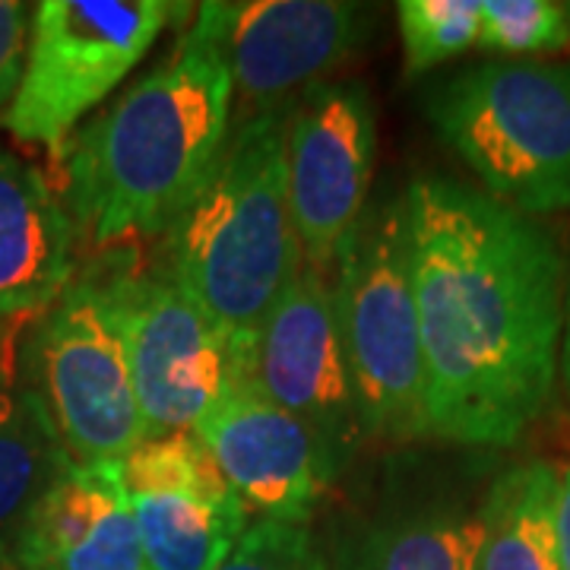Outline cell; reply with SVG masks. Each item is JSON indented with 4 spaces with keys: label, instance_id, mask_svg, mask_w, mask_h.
I'll return each mask as SVG.
<instances>
[{
    "label": "cell",
    "instance_id": "obj_1",
    "mask_svg": "<svg viewBox=\"0 0 570 570\" xmlns=\"http://www.w3.org/2000/svg\"><path fill=\"white\" fill-rule=\"evenodd\" d=\"M403 200L428 438L513 448L558 387L564 257L535 219L444 175Z\"/></svg>",
    "mask_w": 570,
    "mask_h": 570
},
{
    "label": "cell",
    "instance_id": "obj_2",
    "mask_svg": "<svg viewBox=\"0 0 570 570\" xmlns=\"http://www.w3.org/2000/svg\"><path fill=\"white\" fill-rule=\"evenodd\" d=\"M232 130L219 3H200L171 55L73 134L61 200L82 250L163 238Z\"/></svg>",
    "mask_w": 570,
    "mask_h": 570
},
{
    "label": "cell",
    "instance_id": "obj_3",
    "mask_svg": "<svg viewBox=\"0 0 570 570\" xmlns=\"http://www.w3.org/2000/svg\"><path fill=\"white\" fill-rule=\"evenodd\" d=\"M285 108L232 121L209 175L163 235L165 269L232 333H257L302 269Z\"/></svg>",
    "mask_w": 570,
    "mask_h": 570
},
{
    "label": "cell",
    "instance_id": "obj_4",
    "mask_svg": "<svg viewBox=\"0 0 570 570\" xmlns=\"http://www.w3.org/2000/svg\"><path fill=\"white\" fill-rule=\"evenodd\" d=\"M425 111L491 200L530 219L570 209V63L482 61L438 82Z\"/></svg>",
    "mask_w": 570,
    "mask_h": 570
},
{
    "label": "cell",
    "instance_id": "obj_5",
    "mask_svg": "<svg viewBox=\"0 0 570 570\" xmlns=\"http://www.w3.org/2000/svg\"><path fill=\"white\" fill-rule=\"evenodd\" d=\"M330 285L365 438L390 444L428 438L403 194L362 213L336 254Z\"/></svg>",
    "mask_w": 570,
    "mask_h": 570
},
{
    "label": "cell",
    "instance_id": "obj_6",
    "mask_svg": "<svg viewBox=\"0 0 570 570\" xmlns=\"http://www.w3.org/2000/svg\"><path fill=\"white\" fill-rule=\"evenodd\" d=\"M108 311L121 333L146 438L194 431L232 374L254 371V336L232 333L165 266L137 257L99 269Z\"/></svg>",
    "mask_w": 570,
    "mask_h": 570
},
{
    "label": "cell",
    "instance_id": "obj_7",
    "mask_svg": "<svg viewBox=\"0 0 570 570\" xmlns=\"http://www.w3.org/2000/svg\"><path fill=\"white\" fill-rule=\"evenodd\" d=\"M178 10L181 3L165 0L39 3L7 130L61 165L77 124L121 86Z\"/></svg>",
    "mask_w": 570,
    "mask_h": 570
},
{
    "label": "cell",
    "instance_id": "obj_8",
    "mask_svg": "<svg viewBox=\"0 0 570 570\" xmlns=\"http://www.w3.org/2000/svg\"><path fill=\"white\" fill-rule=\"evenodd\" d=\"M26 374L77 463L118 460L146 441L121 333L96 273L67 285L26 343Z\"/></svg>",
    "mask_w": 570,
    "mask_h": 570
},
{
    "label": "cell",
    "instance_id": "obj_9",
    "mask_svg": "<svg viewBox=\"0 0 570 570\" xmlns=\"http://www.w3.org/2000/svg\"><path fill=\"white\" fill-rule=\"evenodd\" d=\"M377 159V115L362 82H317L285 108V181L302 266L326 273L358 225Z\"/></svg>",
    "mask_w": 570,
    "mask_h": 570
},
{
    "label": "cell",
    "instance_id": "obj_10",
    "mask_svg": "<svg viewBox=\"0 0 570 570\" xmlns=\"http://www.w3.org/2000/svg\"><path fill=\"white\" fill-rule=\"evenodd\" d=\"M254 377L317 438L333 475L367 444L326 273L302 266L254 336Z\"/></svg>",
    "mask_w": 570,
    "mask_h": 570
},
{
    "label": "cell",
    "instance_id": "obj_11",
    "mask_svg": "<svg viewBox=\"0 0 570 570\" xmlns=\"http://www.w3.org/2000/svg\"><path fill=\"white\" fill-rule=\"evenodd\" d=\"M121 472L146 570H219L247 532L245 501L197 431L146 438Z\"/></svg>",
    "mask_w": 570,
    "mask_h": 570
},
{
    "label": "cell",
    "instance_id": "obj_12",
    "mask_svg": "<svg viewBox=\"0 0 570 570\" xmlns=\"http://www.w3.org/2000/svg\"><path fill=\"white\" fill-rule=\"evenodd\" d=\"M232 108L245 118L279 111L352 58L371 32V10L340 0L219 3ZM242 121V118H235Z\"/></svg>",
    "mask_w": 570,
    "mask_h": 570
},
{
    "label": "cell",
    "instance_id": "obj_13",
    "mask_svg": "<svg viewBox=\"0 0 570 570\" xmlns=\"http://www.w3.org/2000/svg\"><path fill=\"white\" fill-rule=\"evenodd\" d=\"M194 431L245 508L273 523L305 527L336 479L317 438L266 396L254 371L232 374Z\"/></svg>",
    "mask_w": 570,
    "mask_h": 570
},
{
    "label": "cell",
    "instance_id": "obj_14",
    "mask_svg": "<svg viewBox=\"0 0 570 570\" xmlns=\"http://www.w3.org/2000/svg\"><path fill=\"white\" fill-rule=\"evenodd\" d=\"M10 539L20 570H146L118 460H70Z\"/></svg>",
    "mask_w": 570,
    "mask_h": 570
},
{
    "label": "cell",
    "instance_id": "obj_15",
    "mask_svg": "<svg viewBox=\"0 0 570 570\" xmlns=\"http://www.w3.org/2000/svg\"><path fill=\"white\" fill-rule=\"evenodd\" d=\"M77 232L51 178L0 146V317L45 314L73 283Z\"/></svg>",
    "mask_w": 570,
    "mask_h": 570
},
{
    "label": "cell",
    "instance_id": "obj_16",
    "mask_svg": "<svg viewBox=\"0 0 570 570\" xmlns=\"http://www.w3.org/2000/svg\"><path fill=\"white\" fill-rule=\"evenodd\" d=\"M561 469L549 460L508 466L479 508L482 549L475 570H564L558 539Z\"/></svg>",
    "mask_w": 570,
    "mask_h": 570
},
{
    "label": "cell",
    "instance_id": "obj_17",
    "mask_svg": "<svg viewBox=\"0 0 570 570\" xmlns=\"http://www.w3.org/2000/svg\"><path fill=\"white\" fill-rule=\"evenodd\" d=\"M482 549L479 510L422 508L381 520L340 551L336 570H475Z\"/></svg>",
    "mask_w": 570,
    "mask_h": 570
},
{
    "label": "cell",
    "instance_id": "obj_18",
    "mask_svg": "<svg viewBox=\"0 0 570 570\" xmlns=\"http://www.w3.org/2000/svg\"><path fill=\"white\" fill-rule=\"evenodd\" d=\"M67 463L70 456L36 390L0 387V532L13 535L26 510Z\"/></svg>",
    "mask_w": 570,
    "mask_h": 570
},
{
    "label": "cell",
    "instance_id": "obj_19",
    "mask_svg": "<svg viewBox=\"0 0 570 570\" xmlns=\"http://www.w3.org/2000/svg\"><path fill=\"white\" fill-rule=\"evenodd\" d=\"M479 45L501 58H535L570 48V3L485 0L479 3Z\"/></svg>",
    "mask_w": 570,
    "mask_h": 570
},
{
    "label": "cell",
    "instance_id": "obj_20",
    "mask_svg": "<svg viewBox=\"0 0 570 570\" xmlns=\"http://www.w3.org/2000/svg\"><path fill=\"white\" fill-rule=\"evenodd\" d=\"M409 77L450 61L479 45L475 0H403L396 7Z\"/></svg>",
    "mask_w": 570,
    "mask_h": 570
},
{
    "label": "cell",
    "instance_id": "obj_21",
    "mask_svg": "<svg viewBox=\"0 0 570 570\" xmlns=\"http://www.w3.org/2000/svg\"><path fill=\"white\" fill-rule=\"evenodd\" d=\"M219 570H330L305 527L261 520L247 527Z\"/></svg>",
    "mask_w": 570,
    "mask_h": 570
},
{
    "label": "cell",
    "instance_id": "obj_22",
    "mask_svg": "<svg viewBox=\"0 0 570 570\" xmlns=\"http://www.w3.org/2000/svg\"><path fill=\"white\" fill-rule=\"evenodd\" d=\"M29 51V13L26 3L0 0V108H10Z\"/></svg>",
    "mask_w": 570,
    "mask_h": 570
},
{
    "label": "cell",
    "instance_id": "obj_23",
    "mask_svg": "<svg viewBox=\"0 0 570 570\" xmlns=\"http://www.w3.org/2000/svg\"><path fill=\"white\" fill-rule=\"evenodd\" d=\"M558 539L564 570H570V466L561 469V489H558Z\"/></svg>",
    "mask_w": 570,
    "mask_h": 570
},
{
    "label": "cell",
    "instance_id": "obj_24",
    "mask_svg": "<svg viewBox=\"0 0 570 570\" xmlns=\"http://www.w3.org/2000/svg\"><path fill=\"white\" fill-rule=\"evenodd\" d=\"M558 381H561V390L568 396L570 406V276L568 288H564V330H561V362H558Z\"/></svg>",
    "mask_w": 570,
    "mask_h": 570
},
{
    "label": "cell",
    "instance_id": "obj_25",
    "mask_svg": "<svg viewBox=\"0 0 570 570\" xmlns=\"http://www.w3.org/2000/svg\"><path fill=\"white\" fill-rule=\"evenodd\" d=\"M0 570H7V568H3V564H0Z\"/></svg>",
    "mask_w": 570,
    "mask_h": 570
}]
</instances>
